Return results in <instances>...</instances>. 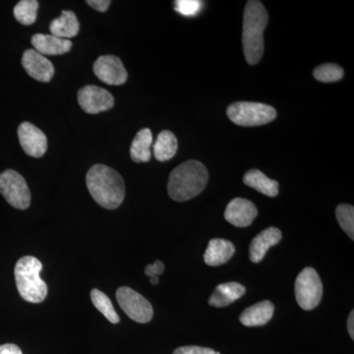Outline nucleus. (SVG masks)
Segmentation results:
<instances>
[{
    "label": "nucleus",
    "mask_w": 354,
    "mask_h": 354,
    "mask_svg": "<svg viewBox=\"0 0 354 354\" xmlns=\"http://www.w3.org/2000/svg\"><path fill=\"white\" fill-rule=\"evenodd\" d=\"M269 15L264 4L258 0L247 2L243 16L244 55L247 64H257L264 53V31L267 27Z\"/></svg>",
    "instance_id": "f03ea898"
},
{
    "label": "nucleus",
    "mask_w": 354,
    "mask_h": 354,
    "mask_svg": "<svg viewBox=\"0 0 354 354\" xmlns=\"http://www.w3.org/2000/svg\"><path fill=\"white\" fill-rule=\"evenodd\" d=\"M348 330L351 339H354V311H351L348 316Z\"/></svg>",
    "instance_id": "2f4dec72"
},
{
    "label": "nucleus",
    "mask_w": 354,
    "mask_h": 354,
    "mask_svg": "<svg viewBox=\"0 0 354 354\" xmlns=\"http://www.w3.org/2000/svg\"><path fill=\"white\" fill-rule=\"evenodd\" d=\"M178 142L176 135L169 130H164L158 135L153 146V156L158 162H167L176 156Z\"/></svg>",
    "instance_id": "4be33fe9"
},
{
    "label": "nucleus",
    "mask_w": 354,
    "mask_h": 354,
    "mask_svg": "<svg viewBox=\"0 0 354 354\" xmlns=\"http://www.w3.org/2000/svg\"><path fill=\"white\" fill-rule=\"evenodd\" d=\"M39 2L37 0H21L14 7V16L22 25L29 26L36 22Z\"/></svg>",
    "instance_id": "5701e85b"
},
{
    "label": "nucleus",
    "mask_w": 354,
    "mask_h": 354,
    "mask_svg": "<svg viewBox=\"0 0 354 354\" xmlns=\"http://www.w3.org/2000/svg\"><path fill=\"white\" fill-rule=\"evenodd\" d=\"M227 113L234 124L244 127H261L277 118L276 109L260 102H235L228 106Z\"/></svg>",
    "instance_id": "39448f33"
},
{
    "label": "nucleus",
    "mask_w": 354,
    "mask_h": 354,
    "mask_svg": "<svg viewBox=\"0 0 354 354\" xmlns=\"http://www.w3.org/2000/svg\"><path fill=\"white\" fill-rule=\"evenodd\" d=\"M153 145V134L149 128H144L137 133L130 147V157L135 162H148L152 158L151 147Z\"/></svg>",
    "instance_id": "aec40b11"
},
{
    "label": "nucleus",
    "mask_w": 354,
    "mask_h": 354,
    "mask_svg": "<svg viewBox=\"0 0 354 354\" xmlns=\"http://www.w3.org/2000/svg\"><path fill=\"white\" fill-rule=\"evenodd\" d=\"M0 354H23L19 346L13 344H2L0 346Z\"/></svg>",
    "instance_id": "7c9ffc66"
},
{
    "label": "nucleus",
    "mask_w": 354,
    "mask_h": 354,
    "mask_svg": "<svg viewBox=\"0 0 354 354\" xmlns=\"http://www.w3.org/2000/svg\"><path fill=\"white\" fill-rule=\"evenodd\" d=\"M150 283L153 286L158 285V277H152V278H150Z\"/></svg>",
    "instance_id": "473e14b6"
},
{
    "label": "nucleus",
    "mask_w": 354,
    "mask_h": 354,
    "mask_svg": "<svg viewBox=\"0 0 354 354\" xmlns=\"http://www.w3.org/2000/svg\"><path fill=\"white\" fill-rule=\"evenodd\" d=\"M116 299L125 314L135 322L145 324L152 320V304L132 288L127 286L118 288Z\"/></svg>",
    "instance_id": "6e6552de"
},
{
    "label": "nucleus",
    "mask_w": 354,
    "mask_h": 354,
    "mask_svg": "<svg viewBox=\"0 0 354 354\" xmlns=\"http://www.w3.org/2000/svg\"><path fill=\"white\" fill-rule=\"evenodd\" d=\"M0 193L13 208L26 209L31 205V192L24 177L13 169L0 174Z\"/></svg>",
    "instance_id": "0eeeda50"
},
{
    "label": "nucleus",
    "mask_w": 354,
    "mask_h": 354,
    "mask_svg": "<svg viewBox=\"0 0 354 354\" xmlns=\"http://www.w3.org/2000/svg\"><path fill=\"white\" fill-rule=\"evenodd\" d=\"M18 138L23 150L30 157H43L48 150V139L46 134L27 121L21 123L18 127Z\"/></svg>",
    "instance_id": "9b49d317"
},
{
    "label": "nucleus",
    "mask_w": 354,
    "mask_h": 354,
    "mask_svg": "<svg viewBox=\"0 0 354 354\" xmlns=\"http://www.w3.org/2000/svg\"><path fill=\"white\" fill-rule=\"evenodd\" d=\"M257 215L258 211L255 205L243 198L232 200L225 211V220L236 227H248Z\"/></svg>",
    "instance_id": "ddd939ff"
},
{
    "label": "nucleus",
    "mask_w": 354,
    "mask_h": 354,
    "mask_svg": "<svg viewBox=\"0 0 354 354\" xmlns=\"http://www.w3.org/2000/svg\"><path fill=\"white\" fill-rule=\"evenodd\" d=\"M203 2L198 0H177L176 1V10L184 16H194L200 12Z\"/></svg>",
    "instance_id": "bb28decb"
},
{
    "label": "nucleus",
    "mask_w": 354,
    "mask_h": 354,
    "mask_svg": "<svg viewBox=\"0 0 354 354\" xmlns=\"http://www.w3.org/2000/svg\"><path fill=\"white\" fill-rule=\"evenodd\" d=\"M234 253L235 247L232 242L225 239H212L204 254V261L207 265L216 267L227 263L232 259Z\"/></svg>",
    "instance_id": "f3484780"
},
{
    "label": "nucleus",
    "mask_w": 354,
    "mask_h": 354,
    "mask_svg": "<svg viewBox=\"0 0 354 354\" xmlns=\"http://www.w3.org/2000/svg\"><path fill=\"white\" fill-rule=\"evenodd\" d=\"M208 180V171L201 162L187 160L176 167L169 176V197L176 202L188 201L205 189Z\"/></svg>",
    "instance_id": "7ed1b4c3"
},
{
    "label": "nucleus",
    "mask_w": 354,
    "mask_h": 354,
    "mask_svg": "<svg viewBox=\"0 0 354 354\" xmlns=\"http://www.w3.org/2000/svg\"><path fill=\"white\" fill-rule=\"evenodd\" d=\"M174 354H216L214 349L201 348V346H181L174 351Z\"/></svg>",
    "instance_id": "cd10ccee"
},
{
    "label": "nucleus",
    "mask_w": 354,
    "mask_h": 354,
    "mask_svg": "<svg viewBox=\"0 0 354 354\" xmlns=\"http://www.w3.org/2000/svg\"><path fill=\"white\" fill-rule=\"evenodd\" d=\"M91 299H92L95 308L99 310L102 315L108 319L109 322L113 324L120 323V316L114 310L113 302L104 292L95 288V290L91 291Z\"/></svg>",
    "instance_id": "b1692460"
},
{
    "label": "nucleus",
    "mask_w": 354,
    "mask_h": 354,
    "mask_svg": "<svg viewBox=\"0 0 354 354\" xmlns=\"http://www.w3.org/2000/svg\"><path fill=\"white\" fill-rule=\"evenodd\" d=\"M32 44L35 50L44 55H60L72 48L70 39H60L53 35L36 34L32 36Z\"/></svg>",
    "instance_id": "2eb2a0df"
},
{
    "label": "nucleus",
    "mask_w": 354,
    "mask_h": 354,
    "mask_svg": "<svg viewBox=\"0 0 354 354\" xmlns=\"http://www.w3.org/2000/svg\"><path fill=\"white\" fill-rule=\"evenodd\" d=\"M78 102L85 113L97 114L113 109L114 99L106 88L88 85L79 90Z\"/></svg>",
    "instance_id": "1a4fd4ad"
},
{
    "label": "nucleus",
    "mask_w": 354,
    "mask_h": 354,
    "mask_svg": "<svg viewBox=\"0 0 354 354\" xmlns=\"http://www.w3.org/2000/svg\"><path fill=\"white\" fill-rule=\"evenodd\" d=\"M337 220L346 234L354 239V208L348 204L339 205L335 211Z\"/></svg>",
    "instance_id": "a878e982"
},
{
    "label": "nucleus",
    "mask_w": 354,
    "mask_h": 354,
    "mask_svg": "<svg viewBox=\"0 0 354 354\" xmlns=\"http://www.w3.org/2000/svg\"><path fill=\"white\" fill-rule=\"evenodd\" d=\"M274 311V304L269 300H264L244 310L239 320L246 327H260L271 320Z\"/></svg>",
    "instance_id": "dca6fc26"
},
{
    "label": "nucleus",
    "mask_w": 354,
    "mask_h": 354,
    "mask_svg": "<svg viewBox=\"0 0 354 354\" xmlns=\"http://www.w3.org/2000/svg\"><path fill=\"white\" fill-rule=\"evenodd\" d=\"M86 183L88 192L102 208L118 209L124 200V180L108 165H93L86 176Z\"/></svg>",
    "instance_id": "f257e3e1"
},
{
    "label": "nucleus",
    "mask_w": 354,
    "mask_h": 354,
    "mask_svg": "<svg viewBox=\"0 0 354 354\" xmlns=\"http://www.w3.org/2000/svg\"><path fill=\"white\" fill-rule=\"evenodd\" d=\"M43 264L32 256H24L16 263L14 274L21 297L31 304H41L48 295V286L39 277Z\"/></svg>",
    "instance_id": "20e7f679"
},
{
    "label": "nucleus",
    "mask_w": 354,
    "mask_h": 354,
    "mask_svg": "<svg viewBox=\"0 0 354 354\" xmlns=\"http://www.w3.org/2000/svg\"><path fill=\"white\" fill-rule=\"evenodd\" d=\"M111 3V0H88L87 1L88 6L100 12H106Z\"/></svg>",
    "instance_id": "c756f323"
},
{
    "label": "nucleus",
    "mask_w": 354,
    "mask_h": 354,
    "mask_svg": "<svg viewBox=\"0 0 354 354\" xmlns=\"http://www.w3.org/2000/svg\"><path fill=\"white\" fill-rule=\"evenodd\" d=\"M79 30H80V23L73 11H62V15L57 19L51 21L50 25L51 35L60 39L73 38L78 35Z\"/></svg>",
    "instance_id": "6ab92c4d"
},
{
    "label": "nucleus",
    "mask_w": 354,
    "mask_h": 354,
    "mask_svg": "<svg viewBox=\"0 0 354 354\" xmlns=\"http://www.w3.org/2000/svg\"><path fill=\"white\" fill-rule=\"evenodd\" d=\"M295 297L302 309L309 311L316 308L323 297V285L318 272L313 268L302 270L295 286Z\"/></svg>",
    "instance_id": "423d86ee"
},
{
    "label": "nucleus",
    "mask_w": 354,
    "mask_h": 354,
    "mask_svg": "<svg viewBox=\"0 0 354 354\" xmlns=\"http://www.w3.org/2000/svg\"><path fill=\"white\" fill-rule=\"evenodd\" d=\"M22 65L25 71L35 80L39 82H50L55 75V66L43 55L35 50L24 51L22 57Z\"/></svg>",
    "instance_id": "f8f14e48"
},
{
    "label": "nucleus",
    "mask_w": 354,
    "mask_h": 354,
    "mask_svg": "<svg viewBox=\"0 0 354 354\" xmlns=\"http://www.w3.org/2000/svg\"><path fill=\"white\" fill-rule=\"evenodd\" d=\"M281 230L277 227H268L253 239L249 248V258L253 263H260L271 247L281 241Z\"/></svg>",
    "instance_id": "4468645a"
},
{
    "label": "nucleus",
    "mask_w": 354,
    "mask_h": 354,
    "mask_svg": "<svg viewBox=\"0 0 354 354\" xmlns=\"http://www.w3.org/2000/svg\"><path fill=\"white\" fill-rule=\"evenodd\" d=\"M243 183L266 196L276 197L279 194V183L265 176L259 169H250L243 177Z\"/></svg>",
    "instance_id": "412c9836"
},
{
    "label": "nucleus",
    "mask_w": 354,
    "mask_h": 354,
    "mask_svg": "<svg viewBox=\"0 0 354 354\" xmlns=\"http://www.w3.org/2000/svg\"><path fill=\"white\" fill-rule=\"evenodd\" d=\"M245 286L235 281L221 283L216 286L212 297H209V304L214 307H225L236 301L237 299L245 295Z\"/></svg>",
    "instance_id": "a211bd4d"
},
{
    "label": "nucleus",
    "mask_w": 354,
    "mask_h": 354,
    "mask_svg": "<svg viewBox=\"0 0 354 354\" xmlns=\"http://www.w3.org/2000/svg\"><path fill=\"white\" fill-rule=\"evenodd\" d=\"M313 76L316 80L320 81V82H337L344 77V70L337 64H322L316 67L313 71Z\"/></svg>",
    "instance_id": "393cba45"
},
{
    "label": "nucleus",
    "mask_w": 354,
    "mask_h": 354,
    "mask_svg": "<svg viewBox=\"0 0 354 354\" xmlns=\"http://www.w3.org/2000/svg\"><path fill=\"white\" fill-rule=\"evenodd\" d=\"M94 73L102 82L108 85H123L127 81L128 74L122 62L115 55H102L95 60Z\"/></svg>",
    "instance_id": "9d476101"
},
{
    "label": "nucleus",
    "mask_w": 354,
    "mask_h": 354,
    "mask_svg": "<svg viewBox=\"0 0 354 354\" xmlns=\"http://www.w3.org/2000/svg\"><path fill=\"white\" fill-rule=\"evenodd\" d=\"M165 265L162 261H156L153 265L147 266L145 269V274L146 276L150 277H158L164 272Z\"/></svg>",
    "instance_id": "c85d7f7f"
}]
</instances>
